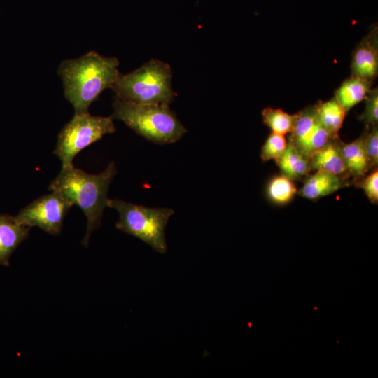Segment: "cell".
I'll list each match as a JSON object with an SVG mask.
<instances>
[{
    "instance_id": "cell-22",
    "label": "cell",
    "mask_w": 378,
    "mask_h": 378,
    "mask_svg": "<svg viewBox=\"0 0 378 378\" xmlns=\"http://www.w3.org/2000/svg\"><path fill=\"white\" fill-rule=\"evenodd\" d=\"M354 183L361 188L370 202L377 204L378 202V171L374 169L368 174L354 180Z\"/></svg>"
},
{
    "instance_id": "cell-12",
    "label": "cell",
    "mask_w": 378,
    "mask_h": 378,
    "mask_svg": "<svg viewBox=\"0 0 378 378\" xmlns=\"http://www.w3.org/2000/svg\"><path fill=\"white\" fill-rule=\"evenodd\" d=\"M339 137L331 139L309 158L312 170H323L348 179Z\"/></svg>"
},
{
    "instance_id": "cell-6",
    "label": "cell",
    "mask_w": 378,
    "mask_h": 378,
    "mask_svg": "<svg viewBox=\"0 0 378 378\" xmlns=\"http://www.w3.org/2000/svg\"><path fill=\"white\" fill-rule=\"evenodd\" d=\"M113 120L111 116L92 115L89 112L75 113L58 134L54 150V154L62 162V167L72 165L79 152L104 135L115 132Z\"/></svg>"
},
{
    "instance_id": "cell-15",
    "label": "cell",
    "mask_w": 378,
    "mask_h": 378,
    "mask_svg": "<svg viewBox=\"0 0 378 378\" xmlns=\"http://www.w3.org/2000/svg\"><path fill=\"white\" fill-rule=\"evenodd\" d=\"M372 85V81L351 76L336 90L335 97L347 112L365 99Z\"/></svg>"
},
{
    "instance_id": "cell-14",
    "label": "cell",
    "mask_w": 378,
    "mask_h": 378,
    "mask_svg": "<svg viewBox=\"0 0 378 378\" xmlns=\"http://www.w3.org/2000/svg\"><path fill=\"white\" fill-rule=\"evenodd\" d=\"M276 162L281 174L293 181L302 179L312 171L309 158L303 155L288 140L285 151Z\"/></svg>"
},
{
    "instance_id": "cell-3",
    "label": "cell",
    "mask_w": 378,
    "mask_h": 378,
    "mask_svg": "<svg viewBox=\"0 0 378 378\" xmlns=\"http://www.w3.org/2000/svg\"><path fill=\"white\" fill-rule=\"evenodd\" d=\"M113 120H120L136 134L158 144L179 140L186 129L169 108L162 104H140L115 96Z\"/></svg>"
},
{
    "instance_id": "cell-2",
    "label": "cell",
    "mask_w": 378,
    "mask_h": 378,
    "mask_svg": "<svg viewBox=\"0 0 378 378\" xmlns=\"http://www.w3.org/2000/svg\"><path fill=\"white\" fill-rule=\"evenodd\" d=\"M116 173L113 162L98 174H88L72 164L62 167L49 186V190L66 198L85 215L87 230L82 241L85 247L92 233L101 225L104 210L108 206V188Z\"/></svg>"
},
{
    "instance_id": "cell-10",
    "label": "cell",
    "mask_w": 378,
    "mask_h": 378,
    "mask_svg": "<svg viewBox=\"0 0 378 378\" xmlns=\"http://www.w3.org/2000/svg\"><path fill=\"white\" fill-rule=\"evenodd\" d=\"M348 179L323 170H315L304 178L298 194L312 200L329 195L349 185Z\"/></svg>"
},
{
    "instance_id": "cell-7",
    "label": "cell",
    "mask_w": 378,
    "mask_h": 378,
    "mask_svg": "<svg viewBox=\"0 0 378 378\" xmlns=\"http://www.w3.org/2000/svg\"><path fill=\"white\" fill-rule=\"evenodd\" d=\"M73 204L57 192L43 195L22 208L15 216L17 221L30 228L38 227L47 233H61L64 218Z\"/></svg>"
},
{
    "instance_id": "cell-8",
    "label": "cell",
    "mask_w": 378,
    "mask_h": 378,
    "mask_svg": "<svg viewBox=\"0 0 378 378\" xmlns=\"http://www.w3.org/2000/svg\"><path fill=\"white\" fill-rule=\"evenodd\" d=\"M332 139L320 122L314 105L297 113L288 141L308 158Z\"/></svg>"
},
{
    "instance_id": "cell-16",
    "label": "cell",
    "mask_w": 378,
    "mask_h": 378,
    "mask_svg": "<svg viewBox=\"0 0 378 378\" xmlns=\"http://www.w3.org/2000/svg\"><path fill=\"white\" fill-rule=\"evenodd\" d=\"M315 106L322 125L332 139L338 138L347 112L335 97L326 102H319Z\"/></svg>"
},
{
    "instance_id": "cell-11",
    "label": "cell",
    "mask_w": 378,
    "mask_h": 378,
    "mask_svg": "<svg viewBox=\"0 0 378 378\" xmlns=\"http://www.w3.org/2000/svg\"><path fill=\"white\" fill-rule=\"evenodd\" d=\"M31 228L20 224L15 216L0 214V265H9L11 255L27 239Z\"/></svg>"
},
{
    "instance_id": "cell-4",
    "label": "cell",
    "mask_w": 378,
    "mask_h": 378,
    "mask_svg": "<svg viewBox=\"0 0 378 378\" xmlns=\"http://www.w3.org/2000/svg\"><path fill=\"white\" fill-rule=\"evenodd\" d=\"M172 79L168 64L151 59L129 74L120 73L111 89L115 97L125 101L169 105L175 97Z\"/></svg>"
},
{
    "instance_id": "cell-1",
    "label": "cell",
    "mask_w": 378,
    "mask_h": 378,
    "mask_svg": "<svg viewBox=\"0 0 378 378\" xmlns=\"http://www.w3.org/2000/svg\"><path fill=\"white\" fill-rule=\"evenodd\" d=\"M116 57L102 56L94 51L72 59L63 60L57 70L65 98L75 113L88 112L90 104L102 92L112 88L120 72Z\"/></svg>"
},
{
    "instance_id": "cell-18",
    "label": "cell",
    "mask_w": 378,
    "mask_h": 378,
    "mask_svg": "<svg viewBox=\"0 0 378 378\" xmlns=\"http://www.w3.org/2000/svg\"><path fill=\"white\" fill-rule=\"evenodd\" d=\"M262 116L263 122L272 132L286 135L292 132L297 113L289 114L281 108L267 107L262 110Z\"/></svg>"
},
{
    "instance_id": "cell-20",
    "label": "cell",
    "mask_w": 378,
    "mask_h": 378,
    "mask_svg": "<svg viewBox=\"0 0 378 378\" xmlns=\"http://www.w3.org/2000/svg\"><path fill=\"white\" fill-rule=\"evenodd\" d=\"M365 107L359 119L368 127L378 122V89L369 91L365 97Z\"/></svg>"
},
{
    "instance_id": "cell-9",
    "label": "cell",
    "mask_w": 378,
    "mask_h": 378,
    "mask_svg": "<svg viewBox=\"0 0 378 378\" xmlns=\"http://www.w3.org/2000/svg\"><path fill=\"white\" fill-rule=\"evenodd\" d=\"M351 76L373 81L378 74V29L374 25L352 53Z\"/></svg>"
},
{
    "instance_id": "cell-5",
    "label": "cell",
    "mask_w": 378,
    "mask_h": 378,
    "mask_svg": "<svg viewBox=\"0 0 378 378\" xmlns=\"http://www.w3.org/2000/svg\"><path fill=\"white\" fill-rule=\"evenodd\" d=\"M107 205L119 214L118 230L141 239L158 253H166L165 228L173 209L149 208L109 198Z\"/></svg>"
},
{
    "instance_id": "cell-13",
    "label": "cell",
    "mask_w": 378,
    "mask_h": 378,
    "mask_svg": "<svg viewBox=\"0 0 378 378\" xmlns=\"http://www.w3.org/2000/svg\"><path fill=\"white\" fill-rule=\"evenodd\" d=\"M346 171L349 178H362L371 169L365 148V131L350 143L341 142Z\"/></svg>"
},
{
    "instance_id": "cell-17",
    "label": "cell",
    "mask_w": 378,
    "mask_h": 378,
    "mask_svg": "<svg viewBox=\"0 0 378 378\" xmlns=\"http://www.w3.org/2000/svg\"><path fill=\"white\" fill-rule=\"evenodd\" d=\"M266 193L270 201L276 204L289 203L298 193L293 181L281 174L273 177L267 185Z\"/></svg>"
},
{
    "instance_id": "cell-21",
    "label": "cell",
    "mask_w": 378,
    "mask_h": 378,
    "mask_svg": "<svg viewBox=\"0 0 378 378\" xmlns=\"http://www.w3.org/2000/svg\"><path fill=\"white\" fill-rule=\"evenodd\" d=\"M365 148L370 167H377L378 164L377 124L366 127L365 130Z\"/></svg>"
},
{
    "instance_id": "cell-19",
    "label": "cell",
    "mask_w": 378,
    "mask_h": 378,
    "mask_svg": "<svg viewBox=\"0 0 378 378\" xmlns=\"http://www.w3.org/2000/svg\"><path fill=\"white\" fill-rule=\"evenodd\" d=\"M287 146L288 140L285 135L272 132L262 147L260 157L264 161H276L284 153Z\"/></svg>"
}]
</instances>
